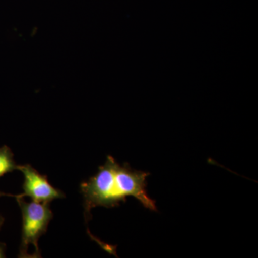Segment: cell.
I'll return each instance as SVG.
<instances>
[{
    "label": "cell",
    "mask_w": 258,
    "mask_h": 258,
    "mask_svg": "<svg viewBox=\"0 0 258 258\" xmlns=\"http://www.w3.org/2000/svg\"><path fill=\"white\" fill-rule=\"evenodd\" d=\"M5 249H6L5 244L0 242V258L6 257V256H5Z\"/></svg>",
    "instance_id": "5"
},
{
    "label": "cell",
    "mask_w": 258,
    "mask_h": 258,
    "mask_svg": "<svg viewBox=\"0 0 258 258\" xmlns=\"http://www.w3.org/2000/svg\"><path fill=\"white\" fill-rule=\"evenodd\" d=\"M13 157H14L13 153L8 146L0 147V177L4 176L7 173L18 170V165H17ZM2 196H10L15 198V195H8L0 191V197Z\"/></svg>",
    "instance_id": "4"
},
{
    "label": "cell",
    "mask_w": 258,
    "mask_h": 258,
    "mask_svg": "<svg viewBox=\"0 0 258 258\" xmlns=\"http://www.w3.org/2000/svg\"><path fill=\"white\" fill-rule=\"evenodd\" d=\"M18 170L24 176L23 193L15 198L30 197L36 203H50L56 199L64 198V193L49 183L46 176L42 175L29 164L18 165Z\"/></svg>",
    "instance_id": "3"
},
{
    "label": "cell",
    "mask_w": 258,
    "mask_h": 258,
    "mask_svg": "<svg viewBox=\"0 0 258 258\" xmlns=\"http://www.w3.org/2000/svg\"><path fill=\"white\" fill-rule=\"evenodd\" d=\"M21 209L23 216L22 240L20 247V257H30L28 253L29 246L34 245L35 252L32 257H40L38 240L46 232L50 220L53 217L49 203H27L23 198H16Z\"/></svg>",
    "instance_id": "2"
},
{
    "label": "cell",
    "mask_w": 258,
    "mask_h": 258,
    "mask_svg": "<svg viewBox=\"0 0 258 258\" xmlns=\"http://www.w3.org/2000/svg\"><path fill=\"white\" fill-rule=\"evenodd\" d=\"M3 222H4V218L0 215V229H1L2 226H3Z\"/></svg>",
    "instance_id": "6"
},
{
    "label": "cell",
    "mask_w": 258,
    "mask_h": 258,
    "mask_svg": "<svg viewBox=\"0 0 258 258\" xmlns=\"http://www.w3.org/2000/svg\"><path fill=\"white\" fill-rule=\"evenodd\" d=\"M149 173L136 170L127 163L120 164L111 156L98 168V172L81 184L84 198L86 217L96 207L111 208L125 202L128 197H134L149 210L157 212L156 202L147 192Z\"/></svg>",
    "instance_id": "1"
}]
</instances>
